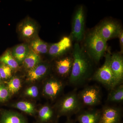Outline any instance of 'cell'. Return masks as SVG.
<instances>
[{"label": "cell", "instance_id": "ac0fdd59", "mask_svg": "<svg viewBox=\"0 0 123 123\" xmlns=\"http://www.w3.org/2000/svg\"><path fill=\"white\" fill-rule=\"evenodd\" d=\"M0 123H27L22 115L12 111H6L3 113Z\"/></svg>", "mask_w": 123, "mask_h": 123}, {"label": "cell", "instance_id": "83f0119b", "mask_svg": "<svg viewBox=\"0 0 123 123\" xmlns=\"http://www.w3.org/2000/svg\"><path fill=\"white\" fill-rule=\"evenodd\" d=\"M119 40L120 46L121 51L120 52L123 53V31H121L118 37Z\"/></svg>", "mask_w": 123, "mask_h": 123}, {"label": "cell", "instance_id": "ba28073f", "mask_svg": "<svg viewBox=\"0 0 123 123\" xmlns=\"http://www.w3.org/2000/svg\"><path fill=\"white\" fill-rule=\"evenodd\" d=\"M18 31L21 38L27 42H30L37 36V25L34 20L29 18L20 23Z\"/></svg>", "mask_w": 123, "mask_h": 123}, {"label": "cell", "instance_id": "484cf974", "mask_svg": "<svg viewBox=\"0 0 123 123\" xmlns=\"http://www.w3.org/2000/svg\"><path fill=\"white\" fill-rule=\"evenodd\" d=\"M10 95L7 86L0 84V102L7 101L9 98Z\"/></svg>", "mask_w": 123, "mask_h": 123}, {"label": "cell", "instance_id": "d6986e66", "mask_svg": "<svg viewBox=\"0 0 123 123\" xmlns=\"http://www.w3.org/2000/svg\"><path fill=\"white\" fill-rule=\"evenodd\" d=\"M41 63L40 56L31 50L29 55L23 62L24 68L29 70Z\"/></svg>", "mask_w": 123, "mask_h": 123}, {"label": "cell", "instance_id": "ffe728a7", "mask_svg": "<svg viewBox=\"0 0 123 123\" xmlns=\"http://www.w3.org/2000/svg\"><path fill=\"white\" fill-rule=\"evenodd\" d=\"M0 64L6 65L12 69H16L19 67V64L14 59L11 51L7 50L0 56Z\"/></svg>", "mask_w": 123, "mask_h": 123}, {"label": "cell", "instance_id": "d4e9b609", "mask_svg": "<svg viewBox=\"0 0 123 123\" xmlns=\"http://www.w3.org/2000/svg\"><path fill=\"white\" fill-rule=\"evenodd\" d=\"M13 69L9 66L3 64H0V76L2 80H6L12 76Z\"/></svg>", "mask_w": 123, "mask_h": 123}, {"label": "cell", "instance_id": "8fae6325", "mask_svg": "<svg viewBox=\"0 0 123 123\" xmlns=\"http://www.w3.org/2000/svg\"><path fill=\"white\" fill-rule=\"evenodd\" d=\"M64 87L63 82L55 78L49 79L44 84L43 92L46 97L54 99L59 95Z\"/></svg>", "mask_w": 123, "mask_h": 123}, {"label": "cell", "instance_id": "f1b7e54d", "mask_svg": "<svg viewBox=\"0 0 123 123\" xmlns=\"http://www.w3.org/2000/svg\"><path fill=\"white\" fill-rule=\"evenodd\" d=\"M2 78H1V77L0 76V84L1 83V81H2Z\"/></svg>", "mask_w": 123, "mask_h": 123}, {"label": "cell", "instance_id": "5bb4252c", "mask_svg": "<svg viewBox=\"0 0 123 123\" xmlns=\"http://www.w3.org/2000/svg\"><path fill=\"white\" fill-rule=\"evenodd\" d=\"M72 55L66 56L56 61L55 69L59 75L62 77L69 76L72 68Z\"/></svg>", "mask_w": 123, "mask_h": 123}, {"label": "cell", "instance_id": "7c38bea8", "mask_svg": "<svg viewBox=\"0 0 123 123\" xmlns=\"http://www.w3.org/2000/svg\"><path fill=\"white\" fill-rule=\"evenodd\" d=\"M121 118L119 109L114 107H106L101 111L98 123H119Z\"/></svg>", "mask_w": 123, "mask_h": 123}, {"label": "cell", "instance_id": "7a4b0ae2", "mask_svg": "<svg viewBox=\"0 0 123 123\" xmlns=\"http://www.w3.org/2000/svg\"><path fill=\"white\" fill-rule=\"evenodd\" d=\"M83 48L93 61L98 63L107 50V42L95 29L85 35Z\"/></svg>", "mask_w": 123, "mask_h": 123}, {"label": "cell", "instance_id": "44dd1931", "mask_svg": "<svg viewBox=\"0 0 123 123\" xmlns=\"http://www.w3.org/2000/svg\"><path fill=\"white\" fill-rule=\"evenodd\" d=\"M108 101L120 102L123 100V85L120 84L111 89L107 97Z\"/></svg>", "mask_w": 123, "mask_h": 123}, {"label": "cell", "instance_id": "5b68a950", "mask_svg": "<svg viewBox=\"0 0 123 123\" xmlns=\"http://www.w3.org/2000/svg\"><path fill=\"white\" fill-rule=\"evenodd\" d=\"M85 14L82 5L76 10L72 20L70 37L76 43H79L84 39L85 30Z\"/></svg>", "mask_w": 123, "mask_h": 123}, {"label": "cell", "instance_id": "603a6c76", "mask_svg": "<svg viewBox=\"0 0 123 123\" xmlns=\"http://www.w3.org/2000/svg\"><path fill=\"white\" fill-rule=\"evenodd\" d=\"M15 108L30 115L35 114V106L33 104L26 101H20L14 105Z\"/></svg>", "mask_w": 123, "mask_h": 123}, {"label": "cell", "instance_id": "4fadbf2b", "mask_svg": "<svg viewBox=\"0 0 123 123\" xmlns=\"http://www.w3.org/2000/svg\"><path fill=\"white\" fill-rule=\"evenodd\" d=\"M50 65L48 63H40L33 68L28 70L26 80L28 81L34 82L42 79L48 74Z\"/></svg>", "mask_w": 123, "mask_h": 123}, {"label": "cell", "instance_id": "277c9868", "mask_svg": "<svg viewBox=\"0 0 123 123\" xmlns=\"http://www.w3.org/2000/svg\"><path fill=\"white\" fill-rule=\"evenodd\" d=\"M105 55V60L103 65L95 72L93 75V79L102 83L112 89L116 86L114 75L111 68V54L107 51Z\"/></svg>", "mask_w": 123, "mask_h": 123}, {"label": "cell", "instance_id": "30bf717a", "mask_svg": "<svg viewBox=\"0 0 123 123\" xmlns=\"http://www.w3.org/2000/svg\"><path fill=\"white\" fill-rule=\"evenodd\" d=\"M123 53L116 52L111 55V68L114 75L116 86L122 84L123 79Z\"/></svg>", "mask_w": 123, "mask_h": 123}, {"label": "cell", "instance_id": "3957f363", "mask_svg": "<svg viewBox=\"0 0 123 123\" xmlns=\"http://www.w3.org/2000/svg\"><path fill=\"white\" fill-rule=\"evenodd\" d=\"M82 106L78 94L71 92L61 99L57 106V112L60 116L70 115L79 112Z\"/></svg>", "mask_w": 123, "mask_h": 123}, {"label": "cell", "instance_id": "e0dca14e", "mask_svg": "<svg viewBox=\"0 0 123 123\" xmlns=\"http://www.w3.org/2000/svg\"><path fill=\"white\" fill-rule=\"evenodd\" d=\"M29 43L31 50L36 54L39 55L48 53L49 45L37 36Z\"/></svg>", "mask_w": 123, "mask_h": 123}, {"label": "cell", "instance_id": "4316f807", "mask_svg": "<svg viewBox=\"0 0 123 123\" xmlns=\"http://www.w3.org/2000/svg\"><path fill=\"white\" fill-rule=\"evenodd\" d=\"M39 93L38 89L36 86H32L26 90L25 95L27 96L32 98H36L38 97Z\"/></svg>", "mask_w": 123, "mask_h": 123}, {"label": "cell", "instance_id": "cb8c5ba5", "mask_svg": "<svg viewBox=\"0 0 123 123\" xmlns=\"http://www.w3.org/2000/svg\"><path fill=\"white\" fill-rule=\"evenodd\" d=\"M9 92L10 94H13L17 93L21 87V79L17 77H13L7 83Z\"/></svg>", "mask_w": 123, "mask_h": 123}, {"label": "cell", "instance_id": "9c48e42d", "mask_svg": "<svg viewBox=\"0 0 123 123\" xmlns=\"http://www.w3.org/2000/svg\"><path fill=\"white\" fill-rule=\"evenodd\" d=\"M72 40L70 36H64L59 42L49 45L48 53L52 57H61L72 48Z\"/></svg>", "mask_w": 123, "mask_h": 123}, {"label": "cell", "instance_id": "8992f818", "mask_svg": "<svg viewBox=\"0 0 123 123\" xmlns=\"http://www.w3.org/2000/svg\"><path fill=\"white\" fill-rule=\"evenodd\" d=\"M98 34L107 42L112 39L118 38L123 31L121 24L111 19H106L94 28Z\"/></svg>", "mask_w": 123, "mask_h": 123}, {"label": "cell", "instance_id": "7402d4cb", "mask_svg": "<svg viewBox=\"0 0 123 123\" xmlns=\"http://www.w3.org/2000/svg\"><path fill=\"white\" fill-rule=\"evenodd\" d=\"M39 118L41 122L47 123L52 119L54 115L52 108L48 105H45L40 108L38 111Z\"/></svg>", "mask_w": 123, "mask_h": 123}, {"label": "cell", "instance_id": "52a82bcc", "mask_svg": "<svg viewBox=\"0 0 123 123\" xmlns=\"http://www.w3.org/2000/svg\"><path fill=\"white\" fill-rule=\"evenodd\" d=\"M82 104L89 106L98 105L101 101L100 89L97 86L86 87L78 94Z\"/></svg>", "mask_w": 123, "mask_h": 123}, {"label": "cell", "instance_id": "2e32d148", "mask_svg": "<svg viewBox=\"0 0 123 123\" xmlns=\"http://www.w3.org/2000/svg\"><path fill=\"white\" fill-rule=\"evenodd\" d=\"M30 50L28 44L22 43L15 46L11 52L13 57L19 64L23 63Z\"/></svg>", "mask_w": 123, "mask_h": 123}, {"label": "cell", "instance_id": "f546056e", "mask_svg": "<svg viewBox=\"0 0 123 123\" xmlns=\"http://www.w3.org/2000/svg\"><path fill=\"white\" fill-rule=\"evenodd\" d=\"M66 123H74L73 122L70 121H68V122H66Z\"/></svg>", "mask_w": 123, "mask_h": 123}, {"label": "cell", "instance_id": "6da1fadb", "mask_svg": "<svg viewBox=\"0 0 123 123\" xmlns=\"http://www.w3.org/2000/svg\"><path fill=\"white\" fill-rule=\"evenodd\" d=\"M73 51V63L69 82L76 85L83 83L90 76L93 61L79 43H75Z\"/></svg>", "mask_w": 123, "mask_h": 123}, {"label": "cell", "instance_id": "9a60e30c", "mask_svg": "<svg viewBox=\"0 0 123 123\" xmlns=\"http://www.w3.org/2000/svg\"><path fill=\"white\" fill-rule=\"evenodd\" d=\"M101 111L90 110L81 112L78 115L77 120L79 123H98Z\"/></svg>", "mask_w": 123, "mask_h": 123}]
</instances>
